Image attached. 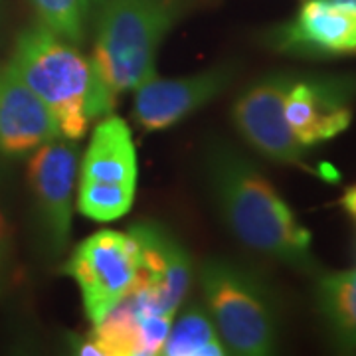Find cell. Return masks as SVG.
<instances>
[{
  "mask_svg": "<svg viewBox=\"0 0 356 356\" xmlns=\"http://www.w3.org/2000/svg\"><path fill=\"white\" fill-rule=\"evenodd\" d=\"M226 346L218 334L206 305L192 303L184 313L172 318L161 355L165 356H222Z\"/></svg>",
  "mask_w": 356,
  "mask_h": 356,
  "instance_id": "2e32d148",
  "label": "cell"
},
{
  "mask_svg": "<svg viewBox=\"0 0 356 356\" xmlns=\"http://www.w3.org/2000/svg\"><path fill=\"white\" fill-rule=\"evenodd\" d=\"M135 200L133 184L119 182H97L79 180L77 188V210L95 222H115L131 210Z\"/></svg>",
  "mask_w": 356,
  "mask_h": 356,
  "instance_id": "e0dca14e",
  "label": "cell"
},
{
  "mask_svg": "<svg viewBox=\"0 0 356 356\" xmlns=\"http://www.w3.org/2000/svg\"><path fill=\"white\" fill-rule=\"evenodd\" d=\"M317 305L332 344L343 353H355L356 269L321 275L317 281Z\"/></svg>",
  "mask_w": 356,
  "mask_h": 356,
  "instance_id": "9a60e30c",
  "label": "cell"
},
{
  "mask_svg": "<svg viewBox=\"0 0 356 356\" xmlns=\"http://www.w3.org/2000/svg\"><path fill=\"white\" fill-rule=\"evenodd\" d=\"M172 318L145 293L129 291L121 303L93 325L89 341L79 344L77 353L99 356L161 355Z\"/></svg>",
  "mask_w": 356,
  "mask_h": 356,
  "instance_id": "9c48e42d",
  "label": "cell"
},
{
  "mask_svg": "<svg viewBox=\"0 0 356 356\" xmlns=\"http://www.w3.org/2000/svg\"><path fill=\"white\" fill-rule=\"evenodd\" d=\"M10 257H13V234H10V222L6 216V208L0 198V291L6 283Z\"/></svg>",
  "mask_w": 356,
  "mask_h": 356,
  "instance_id": "d6986e66",
  "label": "cell"
},
{
  "mask_svg": "<svg viewBox=\"0 0 356 356\" xmlns=\"http://www.w3.org/2000/svg\"><path fill=\"white\" fill-rule=\"evenodd\" d=\"M40 24L60 38L79 46L89 30V18L95 0H30Z\"/></svg>",
  "mask_w": 356,
  "mask_h": 356,
  "instance_id": "ac0fdd59",
  "label": "cell"
},
{
  "mask_svg": "<svg viewBox=\"0 0 356 356\" xmlns=\"http://www.w3.org/2000/svg\"><path fill=\"white\" fill-rule=\"evenodd\" d=\"M180 0H102L91 64L105 97L115 102L154 76L156 51L180 18Z\"/></svg>",
  "mask_w": 356,
  "mask_h": 356,
  "instance_id": "3957f363",
  "label": "cell"
},
{
  "mask_svg": "<svg viewBox=\"0 0 356 356\" xmlns=\"http://www.w3.org/2000/svg\"><path fill=\"white\" fill-rule=\"evenodd\" d=\"M64 273L76 281L86 315L95 325L133 289L139 273V243L131 232H97L74 250Z\"/></svg>",
  "mask_w": 356,
  "mask_h": 356,
  "instance_id": "5b68a950",
  "label": "cell"
},
{
  "mask_svg": "<svg viewBox=\"0 0 356 356\" xmlns=\"http://www.w3.org/2000/svg\"><path fill=\"white\" fill-rule=\"evenodd\" d=\"M356 77L295 79L285 97V119L301 147L334 139L353 121Z\"/></svg>",
  "mask_w": 356,
  "mask_h": 356,
  "instance_id": "ba28073f",
  "label": "cell"
},
{
  "mask_svg": "<svg viewBox=\"0 0 356 356\" xmlns=\"http://www.w3.org/2000/svg\"><path fill=\"white\" fill-rule=\"evenodd\" d=\"M81 178L137 184V153L129 125L121 117L107 113L95 125L83 154Z\"/></svg>",
  "mask_w": 356,
  "mask_h": 356,
  "instance_id": "5bb4252c",
  "label": "cell"
},
{
  "mask_svg": "<svg viewBox=\"0 0 356 356\" xmlns=\"http://www.w3.org/2000/svg\"><path fill=\"white\" fill-rule=\"evenodd\" d=\"M343 206L350 216L356 218V186H353V188H348V191L344 192Z\"/></svg>",
  "mask_w": 356,
  "mask_h": 356,
  "instance_id": "ffe728a7",
  "label": "cell"
},
{
  "mask_svg": "<svg viewBox=\"0 0 356 356\" xmlns=\"http://www.w3.org/2000/svg\"><path fill=\"white\" fill-rule=\"evenodd\" d=\"M129 232L139 243V273L133 289L149 295L163 311L177 317L192 285L191 255L159 224L140 222Z\"/></svg>",
  "mask_w": 356,
  "mask_h": 356,
  "instance_id": "8fae6325",
  "label": "cell"
},
{
  "mask_svg": "<svg viewBox=\"0 0 356 356\" xmlns=\"http://www.w3.org/2000/svg\"><path fill=\"white\" fill-rule=\"evenodd\" d=\"M58 137L62 135L50 107L26 86L10 62L0 64V154L22 159Z\"/></svg>",
  "mask_w": 356,
  "mask_h": 356,
  "instance_id": "7c38bea8",
  "label": "cell"
},
{
  "mask_svg": "<svg viewBox=\"0 0 356 356\" xmlns=\"http://www.w3.org/2000/svg\"><path fill=\"white\" fill-rule=\"evenodd\" d=\"M273 46L303 56L356 51V8L339 0H305L291 22L273 32Z\"/></svg>",
  "mask_w": 356,
  "mask_h": 356,
  "instance_id": "4fadbf2b",
  "label": "cell"
},
{
  "mask_svg": "<svg viewBox=\"0 0 356 356\" xmlns=\"http://www.w3.org/2000/svg\"><path fill=\"white\" fill-rule=\"evenodd\" d=\"M206 178L218 212L238 242L293 269L315 271L311 232L252 161L229 145H212Z\"/></svg>",
  "mask_w": 356,
  "mask_h": 356,
  "instance_id": "6da1fadb",
  "label": "cell"
},
{
  "mask_svg": "<svg viewBox=\"0 0 356 356\" xmlns=\"http://www.w3.org/2000/svg\"><path fill=\"white\" fill-rule=\"evenodd\" d=\"M204 303L232 355L275 353L280 317L273 297L250 269L229 259H208L200 269Z\"/></svg>",
  "mask_w": 356,
  "mask_h": 356,
  "instance_id": "277c9868",
  "label": "cell"
},
{
  "mask_svg": "<svg viewBox=\"0 0 356 356\" xmlns=\"http://www.w3.org/2000/svg\"><path fill=\"white\" fill-rule=\"evenodd\" d=\"M234 77L229 65L177 79L151 76L135 88L133 117L143 131H165L202 109L228 88Z\"/></svg>",
  "mask_w": 356,
  "mask_h": 356,
  "instance_id": "30bf717a",
  "label": "cell"
},
{
  "mask_svg": "<svg viewBox=\"0 0 356 356\" xmlns=\"http://www.w3.org/2000/svg\"><path fill=\"white\" fill-rule=\"evenodd\" d=\"M10 65L50 107L65 139L79 140L93 119L113 111L91 60L46 26H30L20 32Z\"/></svg>",
  "mask_w": 356,
  "mask_h": 356,
  "instance_id": "7a4b0ae2",
  "label": "cell"
},
{
  "mask_svg": "<svg viewBox=\"0 0 356 356\" xmlns=\"http://www.w3.org/2000/svg\"><path fill=\"white\" fill-rule=\"evenodd\" d=\"M339 2H346V4H353L356 8V0H339Z\"/></svg>",
  "mask_w": 356,
  "mask_h": 356,
  "instance_id": "44dd1931",
  "label": "cell"
},
{
  "mask_svg": "<svg viewBox=\"0 0 356 356\" xmlns=\"http://www.w3.org/2000/svg\"><path fill=\"white\" fill-rule=\"evenodd\" d=\"M295 77L267 76L243 91L234 105V123L243 139L266 159L280 165L305 166V147L295 139L285 119V97Z\"/></svg>",
  "mask_w": 356,
  "mask_h": 356,
  "instance_id": "52a82bcc",
  "label": "cell"
},
{
  "mask_svg": "<svg viewBox=\"0 0 356 356\" xmlns=\"http://www.w3.org/2000/svg\"><path fill=\"white\" fill-rule=\"evenodd\" d=\"M76 140L58 137L38 147L28 163V184L44 252L64 254L72 229V198L77 175Z\"/></svg>",
  "mask_w": 356,
  "mask_h": 356,
  "instance_id": "8992f818",
  "label": "cell"
}]
</instances>
